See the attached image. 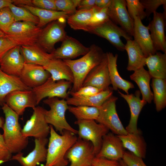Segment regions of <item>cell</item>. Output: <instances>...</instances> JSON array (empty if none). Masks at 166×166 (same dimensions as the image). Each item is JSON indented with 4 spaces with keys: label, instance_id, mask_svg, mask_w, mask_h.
<instances>
[{
    "label": "cell",
    "instance_id": "obj_14",
    "mask_svg": "<svg viewBox=\"0 0 166 166\" xmlns=\"http://www.w3.org/2000/svg\"><path fill=\"white\" fill-rule=\"evenodd\" d=\"M5 103L19 116L23 114L26 108L33 109L38 105L32 89L13 91L6 96Z\"/></svg>",
    "mask_w": 166,
    "mask_h": 166
},
{
    "label": "cell",
    "instance_id": "obj_28",
    "mask_svg": "<svg viewBox=\"0 0 166 166\" xmlns=\"http://www.w3.org/2000/svg\"><path fill=\"white\" fill-rule=\"evenodd\" d=\"M43 67L49 73L54 81L64 80L73 83L74 77L73 72L63 60L53 58Z\"/></svg>",
    "mask_w": 166,
    "mask_h": 166
},
{
    "label": "cell",
    "instance_id": "obj_31",
    "mask_svg": "<svg viewBox=\"0 0 166 166\" xmlns=\"http://www.w3.org/2000/svg\"><path fill=\"white\" fill-rule=\"evenodd\" d=\"M145 65L152 78L166 79V53L157 52L145 59Z\"/></svg>",
    "mask_w": 166,
    "mask_h": 166
},
{
    "label": "cell",
    "instance_id": "obj_19",
    "mask_svg": "<svg viewBox=\"0 0 166 166\" xmlns=\"http://www.w3.org/2000/svg\"><path fill=\"white\" fill-rule=\"evenodd\" d=\"M166 17L163 13L155 12L152 20L148 26L155 49L157 51L160 50L164 53H166Z\"/></svg>",
    "mask_w": 166,
    "mask_h": 166
},
{
    "label": "cell",
    "instance_id": "obj_33",
    "mask_svg": "<svg viewBox=\"0 0 166 166\" xmlns=\"http://www.w3.org/2000/svg\"><path fill=\"white\" fill-rule=\"evenodd\" d=\"M21 7L27 9L38 17L39 22L37 26L41 28L53 21L60 18H65L67 19L71 15L67 12L44 10L33 6H24Z\"/></svg>",
    "mask_w": 166,
    "mask_h": 166
},
{
    "label": "cell",
    "instance_id": "obj_37",
    "mask_svg": "<svg viewBox=\"0 0 166 166\" xmlns=\"http://www.w3.org/2000/svg\"><path fill=\"white\" fill-rule=\"evenodd\" d=\"M9 7L15 22H29L34 23L37 25L38 24L39 22L38 17L26 8L18 6L13 3L10 4Z\"/></svg>",
    "mask_w": 166,
    "mask_h": 166
},
{
    "label": "cell",
    "instance_id": "obj_3",
    "mask_svg": "<svg viewBox=\"0 0 166 166\" xmlns=\"http://www.w3.org/2000/svg\"><path fill=\"white\" fill-rule=\"evenodd\" d=\"M2 106L5 116L2 134L4 140L12 153L22 152L26 147L29 141L28 138L22 133L19 116L5 103Z\"/></svg>",
    "mask_w": 166,
    "mask_h": 166
},
{
    "label": "cell",
    "instance_id": "obj_40",
    "mask_svg": "<svg viewBox=\"0 0 166 166\" xmlns=\"http://www.w3.org/2000/svg\"><path fill=\"white\" fill-rule=\"evenodd\" d=\"M15 22L14 17L9 6L0 9V30L5 34Z\"/></svg>",
    "mask_w": 166,
    "mask_h": 166
},
{
    "label": "cell",
    "instance_id": "obj_27",
    "mask_svg": "<svg viewBox=\"0 0 166 166\" xmlns=\"http://www.w3.org/2000/svg\"><path fill=\"white\" fill-rule=\"evenodd\" d=\"M113 90L109 87L94 95L87 97H68L66 99L68 105L86 106L99 108L113 95Z\"/></svg>",
    "mask_w": 166,
    "mask_h": 166
},
{
    "label": "cell",
    "instance_id": "obj_20",
    "mask_svg": "<svg viewBox=\"0 0 166 166\" xmlns=\"http://www.w3.org/2000/svg\"><path fill=\"white\" fill-rule=\"evenodd\" d=\"M50 77L43 66L25 63L19 77L26 86L32 89L44 84Z\"/></svg>",
    "mask_w": 166,
    "mask_h": 166
},
{
    "label": "cell",
    "instance_id": "obj_10",
    "mask_svg": "<svg viewBox=\"0 0 166 166\" xmlns=\"http://www.w3.org/2000/svg\"><path fill=\"white\" fill-rule=\"evenodd\" d=\"M95 156L92 143L78 137L67 152L65 157L70 162L69 166H86L91 164Z\"/></svg>",
    "mask_w": 166,
    "mask_h": 166
},
{
    "label": "cell",
    "instance_id": "obj_24",
    "mask_svg": "<svg viewBox=\"0 0 166 166\" xmlns=\"http://www.w3.org/2000/svg\"><path fill=\"white\" fill-rule=\"evenodd\" d=\"M20 50L24 59L25 63L44 66L53 59L51 53L46 52L36 43L21 45Z\"/></svg>",
    "mask_w": 166,
    "mask_h": 166
},
{
    "label": "cell",
    "instance_id": "obj_51",
    "mask_svg": "<svg viewBox=\"0 0 166 166\" xmlns=\"http://www.w3.org/2000/svg\"><path fill=\"white\" fill-rule=\"evenodd\" d=\"M111 0H95L96 6L101 9L107 7L109 4Z\"/></svg>",
    "mask_w": 166,
    "mask_h": 166
},
{
    "label": "cell",
    "instance_id": "obj_15",
    "mask_svg": "<svg viewBox=\"0 0 166 166\" xmlns=\"http://www.w3.org/2000/svg\"><path fill=\"white\" fill-rule=\"evenodd\" d=\"M89 49V47H86L75 38L67 35L62 41L60 47L51 53L53 58L72 60L84 56Z\"/></svg>",
    "mask_w": 166,
    "mask_h": 166
},
{
    "label": "cell",
    "instance_id": "obj_12",
    "mask_svg": "<svg viewBox=\"0 0 166 166\" xmlns=\"http://www.w3.org/2000/svg\"><path fill=\"white\" fill-rule=\"evenodd\" d=\"M72 83L64 80L54 81L51 77L41 85L32 89L38 105L43 99L47 97H59L66 99L69 95L67 91Z\"/></svg>",
    "mask_w": 166,
    "mask_h": 166
},
{
    "label": "cell",
    "instance_id": "obj_13",
    "mask_svg": "<svg viewBox=\"0 0 166 166\" xmlns=\"http://www.w3.org/2000/svg\"><path fill=\"white\" fill-rule=\"evenodd\" d=\"M108 13L112 21L133 36L134 21L128 12L125 0H111L108 7Z\"/></svg>",
    "mask_w": 166,
    "mask_h": 166
},
{
    "label": "cell",
    "instance_id": "obj_2",
    "mask_svg": "<svg viewBox=\"0 0 166 166\" xmlns=\"http://www.w3.org/2000/svg\"><path fill=\"white\" fill-rule=\"evenodd\" d=\"M89 52L76 60H63L71 69L74 77L73 85L69 91L75 92L82 87L90 72L100 64L106 55L102 49L95 44L90 46Z\"/></svg>",
    "mask_w": 166,
    "mask_h": 166
},
{
    "label": "cell",
    "instance_id": "obj_47",
    "mask_svg": "<svg viewBox=\"0 0 166 166\" xmlns=\"http://www.w3.org/2000/svg\"><path fill=\"white\" fill-rule=\"evenodd\" d=\"M33 6L44 10H57L54 0H32Z\"/></svg>",
    "mask_w": 166,
    "mask_h": 166
},
{
    "label": "cell",
    "instance_id": "obj_42",
    "mask_svg": "<svg viewBox=\"0 0 166 166\" xmlns=\"http://www.w3.org/2000/svg\"><path fill=\"white\" fill-rule=\"evenodd\" d=\"M18 45L21 46V45L19 42L6 34L0 38V62L8 51Z\"/></svg>",
    "mask_w": 166,
    "mask_h": 166
},
{
    "label": "cell",
    "instance_id": "obj_41",
    "mask_svg": "<svg viewBox=\"0 0 166 166\" xmlns=\"http://www.w3.org/2000/svg\"><path fill=\"white\" fill-rule=\"evenodd\" d=\"M81 0H54L57 11L67 12L71 14L77 10Z\"/></svg>",
    "mask_w": 166,
    "mask_h": 166
},
{
    "label": "cell",
    "instance_id": "obj_46",
    "mask_svg": "<svg viewBox=\"0 0 166 166\" xmlns=\"http://www.w3.org/2000/svg\"><path fill=\"white\" fill-rule=\"evenodd\" d=\"M12 157V153L0 133V164L10 160Z\"/></svg>",
    "mask_w": 166,
    "mask_h": 166
},
{
    "label": "cell",
    "instance_id": "obj_54",
    "mask_svg": "<svg viewBox=\"0 0 166 166\" xmlns=\"http://www.w3.org/2000/svg\"><path fill=\"white\" fill-rule=\"evenodd\" d=\"M119 161L122 166H127V165L124 163L122 159L120 160Z\"/></svg>",
    "mask_w": 166,
    "mask_h": 166
},
{
    "label": "cell",
    "instance_id": "obj_22",
    "mask_svg": "<svg viewBox=\"0 0 166 166\" xmlns=\"http://www.w3.org/2000/svg\"><path fill=\"white\" fill-rule=\"evenodd\" d=\"M134 40L138 45L146 57L155 53L148 26H144L138 17L134 18Z\"/></svg>",
    "mask_w": 166,
    "mask_h": 166
},
{
    "label": "cell",
    "instance_id": "obj_45",
    "mask_svg": "<svg viewBox=\"0 0 166 166\" xmlns=\"http://www.w3.org/2000/svg\"><path fill=\"white\" fill-rule=\"evenodd\" d=\"M122 160L127 166H147L142 158L129 151H124Z\"/></svg>",
    "mask_w": 166,
    "mask_h": 166
},
{
    "label": "cell",
    "instance_id": "obj_43",
    "mask_svg": "<svg viewBox=\"0 0 166 166\" xmlns=\"http://www.w3.org/2000/svg\"><path fill=\"white\" fill-rule=\"evenodd\" d=\"M140 1L144 7L147 18L152 14L156 12L160 6L162 5L164 9H166V0H140Z\"/></svg>",
    "mask_w": 166,
    "mask_h": 166
},
{
    "label": "cell",
    "instance_id": "obj_21",
    "mask_svg": "<svg viewBox=\"0 0 166 166\" xmlns=\"http://www.w3.org/2000/svg\"><path fill=\"white\" fill-rule=\"evenodd\" d=\"M120 96L123 98L128 104L130 111V118L128 124L125 128L128 133H137L140 132L137 127L139 115L143 107L147 103L141 99V93L136 90L134 94H124L118 91Z\"/></svg>",
    "mask_w": 166,
    "mask_h": 166
},
{
    "label": "cell",
    "instance_id": "obj_44",
    "mask_svg": "<svg viewBox=\"0 0 166 166\" xmlns=\"http://www.w3.org/2000/svg\"><path fill=\"white\" fill-rule=\"evenodd\" d=\"M102 91L97 87L87 85L82 87L75 92L69 91L68 93L72 97H87L96 94Z\"/></svg>",
    "mask_w": 166,
    "mask_h": 166
},
{
    "label": "cell",
    "instance_id": "obj_25",
    "mask_svg": "<svg viewBox=\"0 0 166 166\" xmlns=\"http://www.w3.org/2000/svg\"><path fill=\"white\" fill-rule=\"evenodd\" d=\"M32 89L26 86L19 77L7 74L0 69V105L5 103L6 96L10 93L17 90Z\"/></svg>",
    "mask_w": 166,
    "mask_h": 166
},
{
    "label": "cell",
    "instance_id": "obj_23",
    "mask_svg": "<svg viewBox=\"0 0 166 166\" xmlns=\"http://www.w3.org/2000/svg\"><path fill=\"white\" fill-rule=\"evenodd\" d=\"M20 46H16L10 50L1 61L0 69L5 73L19 77L25 64Z\"/></svg>",
    "mask_w": 166,
    "mask_h": 166
},
{
    "label": "cell",
    "instance_id": "obj_17",
    "mask_svg": "<svg viewBox=\"0 0 166 166\" xmlns=\"http://www.w3.org/2000/svg\"><path fill=\"white\" fill-rule=\"evenodd\" d=\"M124 148L118 136L109 132L103 136L101 149L96 157L119 161L122 159Z\"/></svg>",
    "mask_w": 166,
    "mask_h": 166
},
{
    "label": "cell",
    "instance_id": "obj_36",
    "mask_svg": "<svg viewBox=\"0 0 166 166\" xmlns=\"http://www.w3.org/2000/svg\"><path fill=\"white\" fill-rule=\"evenodd\" d=\"M79 120H96L99 114V108L86 106L69 105L68 109Z\"/></svg>",
    "mask_w": 166,
    "mask_h": 166
},
{
    "label": "cell",
    "instance_id": "obj_5",
    "mask_svg": "<svg viewBox=\"0 0 166 166\" xmlns=\"http://www.w3.org/2000/svg\"><path fill=\"white\" fill-rule=\"evenodd\" d=\"M67 19L63 18L53 21L42 29L36 43L47 52L52 53L55 49V44L62 42L67 35L65 30Z\"/></svg>",
    "mask_w": 166,
    "mask_h": 166
},
{
    "label": "cell",
    "instance_id": "obj_30",
    "mask_svg": "<svg viewBox=\"0 0 166 166\" xmlns=\"http://www.w3.org/2000/svg\"><path fill=\"white\" fill-rule=\"evenodd\" d=\"M126 41L124 50L126 51L128 57L127 69L128 71H135L145 65L146 57L133 40Z\"/></svg>",
    "mask_w": 166,
    "mask_h": 166
},
{
    "label": "cell",
    "instance_id": "obj_6",
    "mask_svg": "<svg viewBox=\"0 0 166 166\" xmlns=\"http://www.w3.org/2000/svg\"><path fill=\"white\" fill-rule=\"evenodd\" d=\"M117 97L112 96L99 107V114L96 120L117 136L128 133L123 126L117 113L116 102Z\"/></svg>",
    "mask_w": 166,
    "mask_h": 166
},
{
    "label": "cell",
    "instance_id": "obj_52",
    "mask_svg": "<svg viewBox=\"0 0 166 166\" xmlns=\"http://www.w3.org/2000/svg\"><path fill=\"white\" fill-rule=\"evenodd\" d=\"M14 0H0V9L13 3Z\"/></svg>",
    "mask_w": 166,
    "mask_h": 166
},
{
    "label": "cell",
    "instance_id": "obj_48",
    "mask_svg": "<svg viewBox=\"0 0 166 166\" xmlns=\"http://www.w3.org/2000/svg\"><path fill=\"white\" fill-rule=\"evenodd\" d=\"M91 164L93 166H122L119 161L96 156L93 159Z\"/></svg>",
    "mask_w": 166,
    "mask_h": 166
},
{
    "label": "cell",
    "instance_id": "obj_34",
    "mask_svg": "<svg viewBox=\"0 0 166 166\" xmlns=\"http://www.w3.org/2000/svg\"><path fill=\"white\" fill-rule=\"evenodd\" d=\"M95 7L89 10H77L67 19L69 26L75 30L86 31L89 22L93 14Z\"/></svg>",
    "mask_w": 166,
    "mask_h": 166
},
{
    "label": "cell",
    "instance_id": "obj_7",
    "mask_svg": "<svg viewBox=\"0 0 166 166\" xmlns=\"http://www.w3.org/2000/svg\"><path fill=\"white\" fill-rule=\"evenodd\" d=\"M74 123L78 126V138L92 143L96 156L101 149L103 138L109 132V129L93 120H77Z\"/></svg>",
    "mask_w": 166,
    "mask_h": 166
},
{
    "label": "cell",
    "instance_id": "obj_9",
    "mask_svg": "<svg viewBox=\"0 0 166 166\" xmlns=\"http://www.w3.org/2000/svg\"><path fill=\"white\" fill-rule=\"evenodd\" d=\"M33 109V114L22 129V133L27 138L32 136L37 139L46 138L50 133V128L45 118V109L37 106Z\"/></svg>",
    "mask_w": 166,
    "mask_h": 166
},
{
    "label": "cell",
    "instance_id": "obj_35",
    "mask_svg": "<svg viewBox=\"0 0 166 166\" xmlns=\"http://www.w3.org/2000/svg\"><path fill=\"white\" fill-rule=\"evenodd\" d=\"M151 86L156 109L160 112L166 106V80L152 78Z\"/></svg>",
    "mask_w": 166,
    "mask_h": 166
},
{
    "label": "cell",
    "instance_id": "obj_18",
    "mask_svg": "<svg viewBox=\"0 0 166 166\" xmlns=\"http://www.w3.org/2000/svg\"><path fill=\"white\" fill-rule=\"evenodd\" d=\"M110 84L106 54L101 62L88 74L84 80L82 87L91 85L104 90L108 89Z\"/></svg>",
    "mask_w": 166,
    "mask_h": 166
},
{
    "label": "cell",
    "instance_id": "obj_26",
    "mask_svg": "<svg viewBox=\"0 0 166 166\" xmlns=\"http://www.w3.org/2000/svg\"><path fill=\"white\" fill-rule=\"evenodd\" d=\"M106 54L108 59L109 75L113 90H117L118 89H120L126 94H129V90L134 88V86L132 82L123 79L119 74L117 65L118 55H114L110 52H107Z\"/></svg>",
    "mask_w": 166,
    "mask_h": 166
},
{
    "label": "cell",
    "instance_id": "obj_32",
    "mask_svg": "<svg viewBox=\"0 0 166 166\" xmlns=\"http://www.w3.org/2000/svg\"><path fill=\"white\" fill-rule=\"evenodd\" d=\"M130 79L135 81L138 86L141 94L142 99L150 103L153 99V93L150 86V82L152 78L148 71L143 67L134 71L130 75Z\"/></svg>",
    "mask_w": 166,
    "mask_h": 166
},
{
    "label": "cell",
    "instance_id": "obj_53",
    "mask_svg": "<svg viewBox=\"0 0 166 166\" xmlns=\"http://www.w3.org/2000/svg\"><path fill=\"white\" fill-rule=\"evenodd\" d=\"M4 121V119L0 117V128H2Z\"/></svg>",
    "mask_w": 166,
    "mask_h": 166
},
{
    "label": "cell",
    "instance_id": "obj_55",
    "mask_svg": "<svg viewBox=\"0 0 166 166\" xmlns=\"http://www.w3.org/2000/svg\"><path fill=\"white\" fill-rule=\"evenodd\" d=\"M5 35V34L0 30V38L4 36Z\"/></svg>",
    "mask_w": 166,
    "mask_h": 166
},
{
    "label": "cell",
    "instance_id": "obj_1",
    "mask_svg": "<svg viewBox=\"0 0 166 166\" xmlns=\"http://www.w3.org/2000/svg\"><path fill=\"white\" fill-rule=\"evenodd\" d=\"M49 126L50 136L44 166H67L69 162L65 158V155L78 138L75 134L67 130L59 135L52 125H50Z\"/></svg>",
    "mask_w": 166,
    "mask_h": 166
},
{
    "label": "cell",
    "instance_id": "obj_56",
    "mask_svg": "<svg viewBox=\"0 0 166 166\" xmlns=\"http://www.w3.org/2000/svg\"><path fill=\"white\" fill-rule=\"evenodd\" d=\"M86 166H93L92 164H90V165H88Z\"/></svg>",
    "mask_w": 166,
    "mask_h": 166
},
{
    "label": "cell",
    "instance_id": "obj_49",
    "mask_svg": "<svg viewBox=\"0 0 166 166\" xmlns=\"http://www.w3.org/2000/svg\"><path fill=\"white\" fill-rule=\"evenodd\" d=\"M95 6V0H81L77 10H89Z\"/></svg>",
    "mask_w": 166,
    "mask_h": 166
},
{
    "label": "cell",
    "instance_id": "obj_4",
    "mask_svg": "<svg viewBox=\"0 0 166 166\" xmlns=\"http://www.w3.org/2000/svg\"><path fill=\"white\" fill-rule=\"evenodd\" d=\"M43 102L50 108L49 110L45 109L44 111L45 121L48 124L52 125L61 134L65 130L77 134L78 131L72 127L66 119L65 113L69 106L66 100L54 97L47 98Z\"/></svg>",
    "mask_w": 166,
    "mask_h": 166
},
{
    "label": "cell",
    "instance_id": "obj_11",
    "mask_svg": "<svg viewBox=\"0 0 166 166\" xmlns=\"http://www.w3.org/2000/svg\"><path fill=\"white\" fill-rule=\"evenodd\" d=\"M42 29L29 22H15L5 34L19 42L21 45L36 43Z\"/></svg>",
    "mask_w": 166,
    "mask_h": 166
},
{
    "label": "cell",
    "instance_id": "obj_16",
    "mask_svg": "<svg viewBox=\"0 0 166 166\" xmlns=\"http://www.w3.org/2000/svg\"><path fill=\"white\" fill-rule=\"evenodd\" d=\"M49 140L47 138L35 139L34 149L27 156H24L22 152L12 156L10 160L17 161L22 166H37L46 161L47 148L46 146Z\"/></svg>",
    "mask_w": 166,
    "mask_h": 166
},
{
    "label": "cell",
    "instance_id": "obj_8",
    "mask_svg": "<svg viewBox=\"0 0 166 166\" xmlns=\"http://www.w3.org/2000/svg\"><path fill=\"white\" fill-rule=\"evenodd\" d=\"M89 32L106 39L118 50L121 51L124 50L125 47L121 37H123L126 41L132 39V37L110 19L92 29Z\"/></svg>",
    "mask_w": 166,
    "mask_h": 166
},
{
    "label": "cell",
    "instance_id": "obj_50",
    "mask_svg": "<svg viewBox=\"0 0 166 166\" xmlns=\"http://www.w3.org/2000/svg\"><path fill=\"white\" fill-rule=\"evenodd\" d=\"M13 4L15 5H19V6H33L32 0H14Z\"/></svg>",
    "mask_w": 166,
    "mask_h": 166
},
{
    "label": "cell",
    "instance_id": "obj_38",
    "mask_svg": "<svg viewBox=\"0 0 166 166\" xmlns=\"http://www.w3.org/2000/svg\"><path fill=\"white\" fill-rule=\"evenodd\" d=\"M108 6L102 9L95 6V11L90 18L85 31L89 32L92 29L101 25L109 19L108 13Z\"/></svg>",
    "mask_w": 166,
    "mask_h": 166
},
{
    "label": "cell",
    "instance_id": "obj_29",
    "mask_svg": "<svg viewBox=\"0 0 166 166\" xmlns=\"http://www.w3.org/2000/svg\"><path fill=\"white\" fill-rule=\"evenodd\" d=\"M117 136L121 140L124 148L137 156L142 159L145 158L146 144L140 131L137 133H128L125 135Z\"/></svg>",
    "mask_w": 166,
    "mask_h": 166
},
{
    "label": "cell",
    "instance_id": "obj_39",
    "mask_svg": "<svg viewBox=\"0 0 166 166\" xmlns=\"http://www.w3.org/2000/svg\"><path fill=\"white\" fill-rule=\"evenodd\" d=\"M126 2L128 12L132 19L136 17L141 20L146 18L144 7L140 0H126Z\"/></svg>",
    "mask_w": 166,
    "mask_h": 166
}]
</instances>
